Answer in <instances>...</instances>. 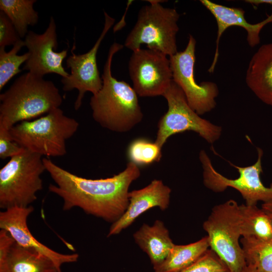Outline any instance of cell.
Returning a JSON list of instances; mask_svg holds the SVG:
<instances>
[{
  "label": "cell",
  "mask_w": 272,
  "mask_h": 272,
  "mask_svg": "<svg viewBox=\"0 0 272 272\" xmlns=\"http://www.w3.org/2000/svg\"><path fill=\"white\" fill-rule=\"evenodd\" d=\"M43 161L55 183L49 184L48 190L62 199L63 210L79 208L87 214L111 224L126 211L129 186L141 175L139 167L130 161L117 174L95 179L77 175L49 158H43Z\"/></svg>",
  "instance_id": "6da1fadb"
},
{
  "label": "cell",
  "mask_w": 272,
  "mask_h": 272,
  "mask_svg": "<svg viewBox=\"0 0 272 272\" xmlns=\"http://www.w3.org/2000/svg\"><path fill=\"white\" fill-rule=\"evenodd\" d=\"M123 45L114 42L110 47L101 76L102 87L90 99L94 120L102 127L116 132L130 130L142 120L138 95L128 83L118 81L111 72L113 56Z\"/></svg>",
  "instance_id": "7a4b0ae2"
},
{
  "label": "cell",
  "mask_w": 272,
  "mask_h": 272,
  "mask_svg": "<svg viewBox=\"0 0 272 272\" xmlns=\"http://www.w3.org/2000/svg\"><path fill=\"white\" fill-rule=\"evenodd\" d=\"M63 98L51 81L27 72L0 95V128L34 119L59 108Z\"/></svg>",
  "instance_id": "3957f363"
},
{
  "label": "cell",
  "mask_w": 272,
  "mask_h": 272,
  "mask_svg": "<svg viewBox=\"0 0 272 272\" xmlns=\"http://www.w3.org/2000/svg\"><path fill=\"white\" fill-rule=\"evenodd\" d=\"M79 126L75 119L66 116L58 108L38 118L17 123L9 133L23 149L42 157H57L66 154V141Z\"/></svg>",
  "instance_id": "277c9868"
},
{
  "label": "cell",
  "mask_w": 272,
  "mask_h": 272,
  "mask_svg": "<svg viewBox=\"0 0 272 272\" xmlns=\"http://www.w3.org/2000/svg\"><path fill=\"white\" fill-rule=\"evenodd\" d=\"M46 171L41 156L24 150L0 169V208H26L43 189L41 174Z\"/></svg>",
  "instance_id": "5b68a950"
},
{
  "label": "cell",
  "mask_w": 272,
  "mask_h": 272,
  "mask_svg": "<svg viewBox=\"0 0 272 272\" xmlns=\"http://www.w3.org/2000/svg\"><path fill=\"white\" fill-rule=\"evenodd\" d=\"M149 5L139 11L137 21L127 36L124 46L132 51L143 44L148 49L170 57L177 51L176 34L179 14L175 9L165 8L161 1H148Z\"/></svg>",
  "instance_id": "8992f818"
},
{
  "label": "cell",
  "mask_w": 272,
  "mask_h": 272,
  "mask_svg": "<svg viewBox=\"0 0 272 272\" xmlns=\"http://www.w3.org/2000/svg\"><path fill=\"white\" fill-rule=\"evenodd\" d=\"M242 225L239 205L233 199L215 206L203 224L210 247L231 272H241L247 265L239 242L242 235Z\"/></svg>",
  "instance_id": "52a82bcc"
},
{
  "label": "cell",
  "mask_w": 272,
  "mask_h": 272,
  "mask_svg": "<svg viewBox=\"0 0 272 272\" xmlns=\"http://www.w3.org/2000/svg\"><path fill=\"white\" fill-rule=\"evenodd\" d=\"M162 96L167 102L168 110L158 124L155 142L160 148L171 135L187 131L197 133L210 144L219 140L222 127L197 114L188 104L182 89L173 80Z\"/></svg>",
  "instance_id": "ba28073f"
},
{
  "label": "cell",
  "mask_w": 272,
  "mask_h": 272,
  "mask_svg": "<svg viewBox=\"0 0 272 272\" xmlns=\"http://www.w3.org/2000/svg\"><path fill=\"white\" fill-rule=\"evenodd\" d=\"M257 161L252 165L240 167L228 162L239 174L237 178L233 179H229L217 172L206 152L200 151L199 158L203 168L204 185L216 192H223L229 187L233 188L240 193L246 205L248 206L256 205L259 201L264 202L271 199L272 184L270 187H266L260 178L262 172L263 151L259 148H257Z\"/></svg>",
  "instance_id": "9c48e42d"
},
{
  "label": "cell",
  "mask_w": 272,
  "mask_h": 272,
  "mask_svg": "<svg viewBox=\"0 0 272 272\" xmlns=\"http://www.w3.org/2000/svg\"><path fill=\"white\" fill-rule=\"evenodd\" d=\"M196 40L189 35L185 49L169 57L172 80L183 91L188 104L199 115L211 111L216 105L219 94L217 85L212 82L198 84L195 80Z\"/></svg>",
  "instance_id": "30bf717a"
},
{
  "label": "cell",
  "mask_w": 272,
  "mask_h": 272,
  "mask_svg": "<svg viewBox=\"0 0 272 272\" xmlns=\"http://www.w3.org/2000/svg\"><path fill=\"white\" fill-rule=\"evenodd\" d=\"M128 69L133 88L140 97L162 96L172 81L169 57L157 50L132 51Z\"/></svg>",
  "instance_id": "8fae6325"
},
{
  "label": "cell",
  "mask_w": 272,
  "mask_h": 272,
  "mask_svg": "<svg viewBox=\"0 0 272 272\" xmlns=\"http://www.w3.org/2000/svg\"><path fill=\"white\" fill-rule=\"evenodd\" d=\"M104 27L92 48L85 53L77 54L74 52L76 48L74 42L72 55L66 60V66L71 69V74L66 77L61 78V82L64 91L78 90V94L74 104L76 110L81 107L86 92L95 95L102 87V79L97 64V54L102 40L115 22V19L106 12L104 11Z\"/></svg>",
  "instance_id": "7c38bea8"
},
{
  "label": "cell",
  "mask_w": 272,
  "mask_h": 272,
  "mask_svg": "<svg viewBox=\"0 0 272 272\" xmlns=\"http://www.w3.org/2000/svg\"><path fill=\"white\" fill-rule=\"evenodd\" d=\"M56 30L55 20L51 17L44 33L37 34L29 31L24 41L29 57L25 63L24 70L42 78L52 73L59 75L61 78L69 75L62 65L68 49L55 51L58 46Z\"/></svg>",
  "instance_id": "4fadbf2b"
},
{
  "label": "cell",
  "mask_w": 272,
  "mask_h": 272,
  "mask_svg": "<svg viewBox=\"0 0 272 272\" xmlns=\"http://www.w3.org/2000/svg\"><path fill=\"white\" fill-rule=\"evenodd\" d=\"M33 211L31 206L3 210L0 212V228L9 232L19 245L38 252L50 259L58 272H61L62 264L77 262L79 255L77 253H59L37 240L32 235L27 225V219Z\"/></svg>",
  "instance_id": "5bb4252c"
},
{
  "label": "cell",
  "mask_w": 272,
  "mask_h": 272,
  "mask_svg": "<svg viewBox=\"0 0 272 272\" xmlns=\"http://www.w3.org/2000/svg\"><path fill=\"white\" fill-rule=\"evenodd\" d=\"M171 190L161 180L154 179L141 189L129 192V204L121 218L111 224L107 237L119 234L142 214L153 208L166 210L170 203Z\"/></svg>",
  "instance_id": "9a60e30c"
},
{
  "label": "cell",
  "mask_w": 272,
  "mask_h": 272,
  "mask_svg": "<svg viewBox=\"0 0 272 272\" xmlns=\"http://www.w3.org/2000/svg\"><path fill=\"white\" fill-rule=\"evenodd\" d=\"M200 2L213 15L216 20L218 31L216 48L212 64L208 71L213 73L219 57V44L223 33L229 27L238 26L247 32V40L251 47H254L260 42L259 34L262 28L267 24L272 22V13L266 19L257 24L248 22L245 17V12L240 8L228 7L215 3L209 0H201Z\"/></svg>",
  "instance_id": "2e32d148"
},
{
  "label": "cell",
  "mask_w": 272,
  "mask_h": 272,
  "mask_svg": "<svg viewBox=\"0 0 272 272\" xmlns=\"http://www.w3.org/2000/svg\"><path fill=\"white\" fill-rule=\"evenodd\" d=\"M245 81L263 103L272 106V43L263 44L251 57Z\"/></svg>",
  "instance_id": "e0dca14e"
},
{
  "label": "cell",
  "mask_w": 272,
  "mask_h": 272,
  "mask_svg": "<svg viewBox=\"0 0 272 272\" xmlns=\"http://www.w3.org/2000/svg\"><path fill=\"white\" fill-rule=\"evenodd\" d=\"M133 237L136 244L148 255L153 268L165 260L174 245L168 230L159 220L152 226L143 224Z\"/></svg>",
  "instance_id": "ac0fdd59"
},
{
  "label": "cell",
  "mask_w": 272,
  "mask_h": 272,
  "mask_svg": "<svg viewBox=\"0 0 272 272\" xmlns=\"http://www.w3.org/2000/svg\"><path fill=\"white\" fill-rule=\"evenodd\" d=\"M0 272H58L53 262L43 254L15 242Z\"/></svg>",
  "instance_id": "d6986e66"
},
{
  "label": "cell",
  "mask_w": 272,
  "mask_h": 272,
  "mask_svg": "<svg viewBox=\"0 0 272 272\" xmlns=\"http://www.w3.org/2000/svg\"><path fill=\"white\" fill-rule=\"evenodd\" d=\"M209 247L208 236L188 244H174L165 260L154 268V272H180L196 261Z\"/></svg>",
  "instance_id": "ffe728a7"
},
{
  "label": "cell",
  "mask_w": 272,
  "mask_h": 272,
  "mask_svg": "<svg viewBox=\"0 0 272 272\" xmlns=\"http://www.w3.org/2000/svg\"><path fill=\"white\" fill-rule=\"evenodd\" d=\"M36 0H1L0 11L10 20L20 38L25 37L28 27L38 21V13L33 8Z\"/></svg>",
  "instance_id": "44dd1931"
},
{
  "label": "cell",
  "mask_w": 272,
  "mask_h": 272,
  "mask_svg": "<svg viewBox=\"0 0 272 272\" xmlns=\"http://www.w3.org/2000/svg\"><path fill=\"white\" fill-rule=\"evenodd\" d=\"M242 217V237L253 236L272 242V227L269 216L256 205H239Z\"/></svg>",
  "instance_id": "7402d4cb"
},
{
  "label": "cell",
  "mask_w": 272,
  "mask_h": 272,
  "mask_svg": "<svg viewBox=\"0 0 272 272\" xmlns=\"http://www.w3.org/2000/svg\"><path fill=\"white\" fill-rule=\"evenodd\" d=\"M247 264L253 265L258 272H272V242L253 236L240 240Z\"/></svg>",
  "instance_id": "603a6c76"
},
{
  "label": "cell",
  "mask_w": 272,
  "mask_h": 272,
  "mask_svg": "<svg viewBox=\"0 0 272 272\" xmlns=\"http://www.w3.org/2000/svg\"><path fill=\"white\" fill-rule=\"evenodd\" d=\"M25 46L24 41L19 40L9 51H6L5 48H0V90L15 76L20 73V66L25 63L29 57L27 52L22 55L18 53Z\"/></svg>",
  "instance_id": "cb8c5ba5"
},
{
  "label": "cell",
  "mask_w": 272,
  "mask_h": 272,
  "mask_svg": "<svg viewBox=\"0 0 272 272\" xmlns=\"http://www.w3.org/2000/svg\"><path fill=\"white\" fill-rule=\"evenodd\" d=\"M161 149L155 142L139 138L131 142L127 153L129 161L140 167L159 162L162 157Z\"/></svg>",
  "instance_id": "d4e9b609"
},
{
  "label": "cell",
  "mask_w": 272,
  "mask_h": 272,
  "mask_svg": "<svg viewBox=\"0 0 272 272\" xmlns=\"http://www.w3.org/2000/svg\"><path fill=\"white\" fill-rule=\"evenodd\" d=\"M180 272H231L225 263L211 248Z\"/></svg>",
  "instance_id": "484cf974"
},
{
  "label": "cell",
  "mask_w": 272,
  "mask_h": 272,
  "mask_svg": "<svg viewBox=\"0 0 272 272\" xmlns=\"http://www.w3.org/2000/svg\"><path fill=\"white\" fill-rule=\"evenodd\" d=\"M22 39L13 24L2 11H0V48L14 45Z\"/></svg>",
  "instance_id": "4316f807"
},
{
  "label": "cell",
  "mask_w": 272,
  "mask_h": 272,
  "mask_svg": "<svg viewBox=\"0 0 272 272\" xmlns=\"http://www.w3.org/2000/svg\"><path fill=\"white\" fill-rule=\"evenodd\" d=\"M24 150L12 140L9 130L0 128V158L2 160L11 158Z\"/></svg>",
  "instance_id": "83f0119b"
},
{
  "label": "cell",
  "mask_w": 272,
  "mask_h": 272,
  "mask_svg": "<svg viewBox=\"0 0 272 272\" xmlns=\"http://www.w3.org/2000/svg\"><path fill=\"white\" fill-rule=\"evenodd\" d=\"M15 241L9 232L0 230V267L5 263L10 251Z\"/></svg>",
  "instance_id": "f1b7e54d"
},
{
  "label": "cell",
  "mask_w": 272,
  "mask_h": 272,
  "mask_svg": "<svg viewBox=\"0 0 272 272\" xmlns=\"http://www.w3.org/2000/svg\"><path fill=\"white\" fill-rule=\"evenodd\" d=\"M261 209L267 215L272 216V199L263 202L261 206Z\"/></svg>",
  "instance_id": "f546056e"
},
{
  "label": "cell",
  "mask_w": 272,
  "mask_h": 272,
  "mask_svg": "<svg viewBox=\"0 0 272 272\" xmlns=\"http://www.w3.org/2000/svg\"><path fill=\"white\" fill-rule=\"evenodd\" d=\"M245 2L255 6H258L262 4H267L272 5V0H247L245 1Z\"/></svg>",
  "instance_id": "4dcf8cb0"
},
{
  "label": "cell",
  "mask_w": 272,
  "mask_h": 272,
  "mask_svg": "<svg viewBox=\"0 0 272 272\" xmlns=\"http://www.w3.org/2000/svg\"><path fill=\"white\" fill-rule=\"evenodd\" d=\"M241 272H258V271L253 265L247 264Z\"/></svg>",
  "instance_id": "1f68e13d"
},
{
  "label": "cell",
  "mask_w": 272,
  "mask_h": 272,
  "mask_svg": "<svg viewBox=\"0 0 272 272\" xmlns=\"http://www.w3.org/2000/svg\"><path fill=\"white\" fill-rule=\"evenodd\" d=\"M268 216H269V217L270 222L271 225V227H272V216H270V215H268Z\"/></svg>",
  "instance_id": "d6a6232c"
}]
</instances>
